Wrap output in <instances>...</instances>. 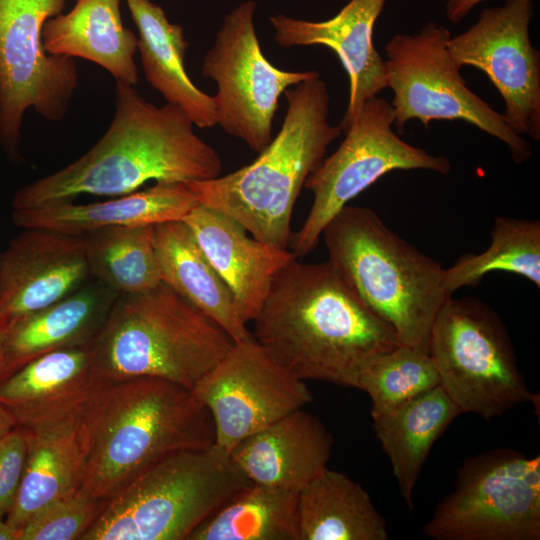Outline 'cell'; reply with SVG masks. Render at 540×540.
Listing matches in <instances>:
<instances>
[{
  "mask_svg": "<svg viewBox=\"0 0 540 540\" xmlns=\"http://www.w3.org/2000/svg\"><path fill=\"white\" fill-rule=\"evenodd\" d=\"M189 540H300L297 493L251 483L205 520Z\"/></svg>",
  "mask_w": 540,
  "mask_h": 540,
  "instance_id": "obj_29",
  "label": "cell"
},
{
  "mask_svg": "<svg viewBox=\"0 0 540 540\" xmlns=\"http://www.w3.org/2000/svg\"><path fill=\"white\" fill-rule=\"evenodd\" d=\"M251 484L214 445L168 455L105 500L81 540H189Z\"/></svg>",
  "mask_w": 540,
  "mask_h": 540,
  "instance_id": "obj_7",
  "label": "cell"
},
{
  "mask_svg": "<svg viewBox=\"0 0 540 540\" xmlns=\"http://www.w3.org/2000/svg\"><path fill=\"white\" fill-rule=\"evenodd\" d=\"M182 221L232 292L243 320L253 321L275 277L295 255L249 236L233 218L202 205Z\"/></svg>",
  "mask_w": 540,
  "mask_h": 540,
  "instance_id": "obj_18",
  "label": "cell"
},
{
  "mask_svg": "<svg viewBox=\"0 0 540 540\" xmlns=\"http://www.w3.org/2000/svg\"><path fill=\"white\" fill-rule=\"evenodd\" d=\"M333 442L320 419L301 408L240 441L229 458L250 483L298 493L327 467Z\"/></svg>",
  "mask_w": 540,
  "mask_h": 540,
  "instance_id": "obj_19",
  "label": "cell"
},
{
  "mask_svg": "<svg viewBox=\"0 0 540 540\" xmlns=\"http://www.w3.org/2000/svg\"><path fill=\"white\" fill-rule=\"evenodd\" d=\"M104 503L79 489L41 509L19 531L18 540H81Z\"/></svg>",
  "mask_w": 540,
  "mask_h": 540,
  "instance_id": "obj_33",
  "label": "cell"
},
{
  "mask_svg": "<svg viewBox=\"0 0 540 540\" xmlns=\"http://www.w3.org/2000/svg\"><path fill=\"white\" fill-rule=\"evenodd\" d=\"M429 354L440 385L462 413L491 420L535 401L503 321L478 299L446 300L430 332Z\"/></svg>",
  "mask_w": 540,
  "mask_h": 540,
  "instance_id": "obj_8",
  "label": "cell"
},
{
  "mask_svg": "<svg viewBox=\"0 0 540 540\" xmlns=\"http://www.w3.org/2000/svg\"><path fill=\"white\" fill-rule=\"evenodd\" d=\"M118 296L94 280L61 300L7 323L9 375L52 351L92 344Z\"/></svg>",
  "mask_w": 540,
  "mask_h": 540,
  "instance_id": "obj_22",
  "label": "cell"
},
{
  "mask_svg": "<svg viewBox=\"0 0 540 540\" xmlns=\"http://www.w3.org/2000/svg\"><path fill=\"white\" fill-rule=\"evenodd\" d=\"M423 533L436 540H539L540 456L496 448L467 458Z\"/></svg>",
  "mask_w": 540,
  "mask_h": 540,
  "instance_id": "obj_9",
  "label": "cell"
},
{
  "mask_svg": "<svg viewBox=\"0 0 540 540\" xmlns=\"http://www.w3.org/2000/svg\"><path fill=\"white\" fill-rule=\"evenodd\" d=\"M153 241L162 283L217 323L234 342L253 336L232 292L182 220L154 225Z\"/></svg>",
  "mask_w": 540,
  "mask_h": 540,
  "instance_id": "obj_26",
  "label": "cell"
},
{
  "mask_svg": "<svg viewBox=\"0 0 540 540\" xmlns=\"http://www.w3.org/2000/svg\"><path fill=\"white\" fill-rule=\"evenodd\" d=\"M82 414L27 428L25 468L6 517L18 531L45 506L80 489L85 454Z\"/></svg>",
  "mask_w": 540,
  "mask_h": 540,
  "instance_id": "obj_23",
  "label": "cell"
},
{
  "mask_svg": "<svg viewBox=\"0 0 540 540\" xmlns=\"http://www.w3.org/2000/svg\"><path fill=\"white\" fill-rule=\"evenodd\" d=\"M89 277L82 236L23 228L0 252V319L8 323L45 308Z\"/></svg>",
  "mask_w": 540,
  "mask_h": 540,
  "instance_id": "obj_16",
  "label": "cell"
},
{
  "mask_svg": "<svg viewBox=\"0 0 540 540\" xmlns=\"http://www.w3.org/2000/svg\"><path fill=\"white\" fill-rule=\"evenodd\" d=\"M486 0H448L446 16L451 23L462 21L478 4Z\"/></svg>",
  "mask_w": 540,
  "mask_h": 540,
  "instance_id": "obj_35",
  "label": "cell"
},
{
  "mask_svg": "<svg viewBox=\"0 0 540 540\" xmlns=\"http://www.w3.org/2000/svg\"><path fill=\"white\" fill-rule=\"evenodd\" d=\"M138 31L145 78L166 100L182 109L199 128L217 125L214 97L200 90L184 66L189 46L184 28L169 21L163 8L152 0H124Z\"/></svg>",
  "mask_w": 540,
  "mask_h": 540,
  "instance_id": "obj_25",
  "label": "cell"
},
{
  "mask_svg": "<svg viewBox=\"0 0 540 540\" xmlns=\"http://www.w3.org/2000/svg\"><path fill=\"white\" fill-rule=\"evenodd\" d=\"M387 0H349L333 17L312 21L276 14L269 17L274 40L284 48L324 46L339 58L349 79L348 103L339 123L344 133L363 104L388 87L385 60L373 30Z\"/></svg>",
  "mask_w": 540,
  "mask_h": 540,
  "instance_id": "obj_17",
  "label": "cell"
},
{
  "mask_svg": "<svg viewBox=\"0 0 540 540\" xmlns=\"http://www.w3.org/2000/svg\"><path fill=\"white\" fill-rule=\"evenodd\" d=\"M121 1L76 0L68 13L47 19L42 29L47 53L91 61L116 81L136 86L138 37L123 25Z\"/></svg>",
  "mask_w": 540,
  "mask_h": 540,
  "instance_id": "obj_24",
  "label": "cell"
},
{
  "mask_svg": "<svg viewBox=\"0 0 540 540\" xmlns=\"http://www.w3.org/2000/svg\"><path fill=\"white\" fill-rule=\"evenodd\" d=\"M154 225L114 226L81 235L90 277L117 296L162 283L154 248Z\"/></svg>",
  "mask_w": 540,
  "mask_h": 540,
  "instance_id": "obj_30",
  "label": "cell"
},
{
  "mask_svg": "<svg viewBox=\"0 0 540 540\" xmlns=\"http://www.w3.org/2000/svg\"><path fill=\"white\" fill-rule=\"evenodd\" d=\"M450 36L445 26L428 22L419 32L395 34L386 44L394 126L402 131L412 119L425 126L434 120H462L506 144L516 163L528 160L531 145L467 86L450 54Z\"/></svg>",
  "mask_w": 540,
  "mask_h": 540,
  "instance_id": "obj_10",
  "label": "cell"
},
{
  "mask_svg": "<svg viewBox=\"0 0 540 540\" xmlns=\"http://www.w3.org/2000/svg\"><path fill=\"white\" fill-rule=\"evenodd\" d=\"M192 392L212 417L214 446L228 456L246 437L313 400L305 381L272 359L253 336L234 342Z\"/></svg>",
  "mask_w": 540,
  "mask_h": 540,
  "instance_id": "obj_14",
  "label": "cell"
},
{
  "mask_svg": "<svg viewBox=\"0 0 540 540\" xmlns=\"http://www.w3.org/2000/svg\"><path fill=\"white\" fill-rule=\"evenodd\" d=\"M28 449V430L17 426L0 439V518L11 511L21 484Z\"/></svg>",
  "mask_w": 540,
  "mask_h": 540,
  "instance_id": "obj_34",
  "label": "cell"
},
{
  "mask_svg": "<svg viewBox=\"0 0 540 540\" xmlns=\"http://www.w3.org/2000/svg\"><path fill=\"white\" fill-rule=\"evenodd\" d=\"M102 384L89 344L29 361L0 381V401L18 425L33 428L83 412Z\"/></svg>",
  "mask_w": 540,
  "mask_h": 540,
  "instance_id": "obj_20",
  "label": "cell"
},
{
  "mask_svg": "<svg viewBox=\"0 0 540 540\" xmlns=\"http://www.w3.org/2000/svg\"><path fill=\"white\" fill-rule=\"evenodd\" d=\"M74 1H76V0H74Z\"/></svg>",
  "mask_w": 540,
  "mask_h": 540,
  "instance_id": "obj_39",
  "label": "cell"
},
{
  "mask_svg": "<svg viewBox=\"0 0 540 540\" xmlns=\"http://www.w3.org/2000/svg\"><path fill=\"white\" fill-rule=\"evenodd\" d=\"M18 425V421L12 411L0 401V439L10 433Z\"/></svg>",
  "mask_w": 540,
  "mask_h": 540,
  "instance_id": "obj_36",
  "label": "cell"
},
{
  "mask_svg": "<svg viewBox=\"0 0 540 540\" xmlns=\"http://www.w3.org/2000/svg\"><path fill=\"white\" fill-rule=\"evenodd\" d=\"M438 385L440 376L429 352L400 344L365 364L357 389L370 397L375 419Z\"/></svg>",
  "mask_w": 540,
  "mask_h": 540,
  "instance_id": "obj_32",
  "label": "cell"
},
{
  "mask_svg": "<svg viewBox=\"0 0 540 540\" xmlns=\"http://www.w3.org/2000/svg\"><path fill=\"white\" fill-rule=\"evenodd\" d=\"M321 236L328 261L400 343L429 352L434 320L453 296L445 288L444 268L392 232L370 208L346 205Z\"/></svg>",
  "mask_w": 540,
  "mask_h": 540,
  "instance_id": "obj_5",
  "label": "cell"
},
{
  "mask_svg": "<svg viewBox=\"0 0 540 540\" xmlns=\"http://www.w3.org/2000/svg\"><path fill=\"white\" fill-rule=\"evenodd\" d=\"M213 320L164 283L118 296L92 342L104 382L164 379L192 391L233 345Z\"/></svg>",
  "mask_w": 540,
  "mask_h": 540,
  "instance_id": "obj_6",
  "label": "cell"
},
{
  "mask_svg": "<svg viewBox=\"0 0 540 540\" xmlns=\"http://www.w3.org/2000/svg\"><path fill=\"white\" fill-rule=\"evenodd\" d=\"M393 125L391 104L378 96L368 99L337 150L309 175L304 187L313 193V203L290 242L296 258L311 253L327 223L383 175L415 169L443 175L450 172L447 157L405 142L393 131Z\"/></svg>",
  "mask_w": 540,
  "mask_h": 540,
  "instance_id": "obj_11",
  "label": "cell"
},
{
  "mask_svg": "<svg viewBox=\"0 0 540 540\" xmlns=\"http://www.w3.org/2000/svg\"><path fill=\"white\" fill-rule=\"evenodd\" d=\"M82 418L80 490L102 500L160 459L215 443L208 409L190 389L160 378L104 382Z\"/></svg>",
  "mask_w": 540,
  "mask_h": 540,
  "instance_id": "obj_3",
  "label": "cell"
},
{
  "mask_svg": "<svg viewBox=\"0 0 540 540\" xmlns=\"http://www.w3.org/2000/svg\"><path fill=\"white\" fill-rule=\"evenodd\" d=\"M253 322L255 341L292 375L348 388L368 361L401 344L328 260L287 264Z\"/></svg>",
  "mask_w": 540,
  "mask_h": 540,
  "instance_id": "obj_1",
  "label": "cell"
},
{
  "mask_svg": "<svg viewBox=\"0 0 540 540\" xmlns=\"http://www.w3.org/2000/svg\"><path fill=\"white\" fill-rule=\"evenodd\" d=\"M300 540H387L385 518L361 484L323 469L297 493Z\"/></svg>",
  "mask_w": 540,
  "mask_h": 540,
  "instance_id": "obj_28",
  "label": "cell"
},
{
  "mask_svg": "<svg viewBox=\"0 0 540 540\" xmlns=\"http://www.w3.org/2000/svg\"><path fill=\"white\" fill-rule=\"evenodd\" d=\"M257 3L246 0L223 18L201 72L217 85V125L260 153L271 142L273 119L285 91L320 76L315 70L287 71L263 54L254 17Z\"/></svg>",
  "mask_w": 540,
  "mask_h": 540,
  "instance_id": "obj_13",
  "label": "cell"
},
{
  "mask_svg": "<svg viewBox=\"0 0 540 540\" xmlns=\"http://www.w3.org/2000/svg\"><path fill=\"white\" fill-rule=\"evenodd\" d=\"M19 531L11 526L6 518H0V540H18Z\"/></svg>",
  "mask_w": 540,
  "mask_h": 540,
  "instance_id": "obj_38",
  "label": "cell"
},
{
  "mask_svg": "<svg viewBox=\"0 0 540 540\" xmlns=\"http://www.w3.org/2000/svg\"><path fill=\"white\" fill-rule=\"evenodd\" d=\"M533 0L485 8L466 31L450 36L457 65L483 71L504 102L501 113L519 136L540 140V53L530 39Z\"/></svg>",
  "mask_w": 540,
  "mask_h": 540,
  "instance_id": "obj_15",
  "label": "cell"
},
{
  "mask_svg": "<svg viewBox=\"0 0 540 540\" xmlns=\"http://www.w3.org/2000/svg\"><path fill=\"white\" fill-rule=\"evenodd\" d=\"M66 0H0V142L20 157L23 115L33 108L49 121L63 119L79 84L73 58L47 53L42 29Z\"/></svg>",
  "mask_w": 540,
  "mask_h": 540,
  "instance_id": "obj_12",
  "label": "cell"
},
{
  "mask_svg": "<svg viewBox=\"0 0 540 540\" xmlns=\"http://www.w3.org/2000/svg\"><path fill=\"white\" fill-rule=\"evenodd\" d=\"M7 322L0 319V381L9 376L5 359V337Z\"/></svg>",
  "mask_w": 540,
  "mask_h": 540,
  "instance_id": "obj_37",
  "label": "cell"
},
{
  "mask_svg": "<svg viewBox=\"0 0 540 540\" xmlns=\"http://www.w3.org/2000/svg\"><path fill=\"white\" fill-rule=\"evenodd\" d=\"M490 246L479 254L461 256L444 269L450 295L466 286H476L493 271L520 275L540 287V222L497 217Z\"/></svg>",
  "mask_w": 540,
  "mask_h": 540,
  "instance_id": "obj_31",
  "label": "cell"
},
{
  "mask_svg": "<svg viewBox=\"0 0 540 540\" xmlns=\"http://www.w3.org/2000/svg\"><path fill=\"white\" fill-rule=\"evenodd\" d=\"M194 126L178 106H155L135 86L116 81L114 116L105 134L74 162L17 190L12 208L33 209L80 195L121 196L151 180L215 178L221 175V158Z\"/></svg>",
  "mask_w": 540,
  "mask_h": 540,
  "instance_id": "obj_2",
  "label": "cell"
},
{
  "mask_svg": "<svg viewBox=\"0 0 540 540\" xmlns=\"http://www.w3.org/2000/svg\"><path fill=\"white\" fill-rule=\"evenodd\" d=\"M284 94L287 110L281 128L252 163L187 184L199 205L233 218L264 243L288 249L299 193L342 131L329 121L330 92L320 76Z\"/></svg>",
  "mask_w": 540,
  "mask_h": 540,
  "instance_id": "obj_4",
  "label": "cell"
},
{
  "mask_svg": "<svg viewBox=\"0 0 540 540\" xmlns=\"http://www.w3.org/2000/svg\"><path fill=\"white\" fill-rule=\"evenodd\" d=\"M199 205L187 183L157 182L141 191L89 204L72 201L13 210L12 220L23 228H42L81 236L114 226L157 225L183 220Z\"/></svg>",
  "mask_w": 540,
  "mask_h": 540,
  "instance_id": "obj_21",
  "label": "cell"
},
{
  "mask_svg": "<svg viewBox=\"0 0 540 540\" xmlns=\"http://www.w3.org/2000/svg\"><path fill=\"white\" fill-rule=\"evenodd\" d=\"M460 414L438 385L373 419L375 435L409 509L413 508V491L433 445Z\"/></svg>",
  "mask_w": 540,
  "mask_h": 540,
  "instance_id": "obj_27",
  "label": "cell"
}]
</instances>
